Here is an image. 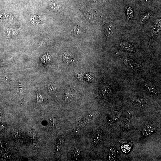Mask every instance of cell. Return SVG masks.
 Listing matches in <instances>:
<instances>
[{"instance_id":"6da1fadb","label":"cell","mask_w":161,"mask_h":161,"mask_svg":"<svg viewBox=\"0 0 161 161\" xmlns=\"http://www.w3.org/2000/svg\"><path fill=\"white\" fill-rule=\"evenodd\" d=\"M121 59L123 61L125 64L129 68H131L133 69H137L140 67V65L138 64L131 59L127 58H121Z\"/></svg>"},{"instance_id":"7a4b0ae2","label":"cell","mask_w":161,"mask_h":161,"mask_svg":"<svg viewBox=\"0 0 161 161\" xmlns=\"http://www.w3.org/2000/svg\"><path fill=\"white\" fill-rule=\"evenodd\" d=\"M93 118V117L91 115H88V116H86L83 119L81 122L78 126L77 128V131H78L81 129L83 127L89 122L91 121Z\"/></svg>"},{"instance_id":"3957f363","label":"cell","mask_w":161,"mask_h":161,"mask_svg":"<svg viewBox=\"0 0 161 161\" xmlns=\"http://www.w3.org/2000/svg\"><path fill=\"white\" fill-rule=\"evenodd\" d=\"M122 113V111H115L111 114L109 122L112 123L117 121L119 119Z\"/></svg>"},{"instance_id":"277c9868","label":"cell","mask_w":161,"mask_h":161,"mask_svg":"<svg viewBox=\"0 0 161 161\" xmlns=\"http://www.w3.org/2000/svg\"><path fill=\"white\" fill-rule=\"evenodd\" d=\"M147 101L144 98L136 99L133 100L132 103L136 107H142L145 106Z\"/></svg>"},{"instance_id":"5b68a950","label":"cell","mask_w":161,"mask_h":161,"mask_svg":"<svg viewBox=\"0 0 161 161\" xmlns=\"http://www.w3.org/2000/svg\"><path fill=\"white\" fill-rule=\"evenodd\" d=\"M121 128L123 130L129 131L131 127V122L130 119L125 118L123 119L121 123Z\"/></svg>"},{"instance_id":"8992f818","label":"cell","mask_w":161,"mask_h":161,"mask_svg":"<svg viewBox=\"0 0 161 161\" xmlns=\"http://www.w3.org/2000/svg\"><path fill=\"white\" fill-rule=\"evenodd\" d=\"M120 45L122 48L127 51H128V52L134 51L133 47L132 45L129 44L128 42H121L120 44Z\"/></svg>"},{"instance_id":"52a82bcc","label":"cell","mask_w":161,"mask_h":161,"mask_svg":"<svg viewBox=\"0 0 161 161\" xmlns=\"http://www.w3.org/2000/svg\"><path fill=\"white\" fill-rule=\"evenodd\" d=\"M102 94L104 97H106L110 95L112 92V89L108 86H104L102 89Z\"/></svg>"},{"instance_id":"ba28073f","label":"cell","mask_w":161,"mask_h":161,"mask_svg":"<svg viewBox=\"0 0 161 161\" xmlns=\"http://www.w3.org/2000/svg\"><path fill=\"white\" fill-rule=\"evenodd\" d=\"M63 60L64 61L66 64H70L73 61L70 55L67 53H65L64 54Z\"/></svg>"},{"instance_id":"9c48e42d","label":"cell","mask_w":161,"mask_h":161,"mask_svg":"<svg viewBox=\"0 0 161 161\" xmlns=\"http://www.w3.org/2000/svg\"><path fill=\"white\" fill-rule=\"evenodd\" d=\"M116 151L114 148H111L109 152V160H116L117 156Z\"/></svg>"},{"instance_id":"30bf717a","label":"cell","mask_w":161,"mask_h":161,"mask_svg":"<svg viewBox=\"0 0 161 161\" xmlns=\"http://www.w3.org/2000/svg\"><path fill=\"white\" fill-rule=\"evenodd\" d=\"M71 33L76 36H80L82 34L81 29L79 27H75L72 29Z\"/></svg>"},{"instance_id":"8fae6325","label":"cell","mask_w":161,"mask_h":161,"mask_svg":"<svg viewBox=\"0 0 161 161\" xmlns=\"http://www.w3.org/2000/svg\"><path fill=\"white\" fill-rule=\"evenodd\" d=\"M102 135L100 133L96 134L93 139V142L95 145H97L100 144L102 141Z\"/></svg>"},{"instance_id":"7c38bea8","label":"cell","mask_w":161,"mask_h":161,"mask_svg":"<svg viewBox=\"0 0 161 161\" xmlns=\"http://www.w3.org/2000/svg\"><path fill=\"white\" fill-rule=\"evenodd\" d=\"M155 129L153 127L151 126H147L146 128H145L144 131H143V133L144 135H147V134H148V135H150L152 132H153Z\"/></svg>"},{"instance_id":"4fadbf2b","label":"cell","mask_w":161,"mask_h":161,"mask_svg":"<svg viewBox=\"0 0 161 161\" xmlns=\"http://www.w3.org/2000/svg\"><path fill=\"white\" fill-rule=\"evenodd\" d=\"M152 15V13L151 12H147L145 15L143 16L141 18L140 21V24H142L144 23L149 18L150 16Z\"/></svg>"},{"instance_id":"5bb4252c","label":"cell","mask_w":161,"mask_h":161,"mask_svg":"<svg viewBox=\"0 0 161 161\" xmlns=\"http://www.w3.org/2000/svg\"><path fill=\"white\" fill-rule=\"evenodd\" d=\"M145 86L147 88L148 91H149L150 92L153 93L155 95H158V92H157L155 88L153 87V86L147 84H145Z\"/></svg>"},{"instance_id":"9a60e30c","label":"cell","mask_w":161,"mask_h":161,"mask_svg":"<svg viewBox=\"0 0 161 161\" xmlns=\"http://www.w3.org/2000/svg\"><path fill=\"white\" fill-rule=\"evenodd\" d=\"M127 17L129 19L132 18L133 16V12L132 9L130 7L127 8Z\"/></svg>"},{"instance_id":"2e32d148","label":"cell","mask_w":161,"mask_h":161,"mask_svg":"<svg viewBox=\"0 0 161 161\" xmlns=\"http://www.w3.org/2000/svg\"><path fill=\"white\" fill-rule=\"evenodd\" d=\"M80 151L78 148H76L74 149L72 153V157L74 159H77L80 156Z\"/></svg>"},{"instance_id":"e0dca14e","label":"cell","mask_w":161,"mask_h":161,"mask_svg":"<svg viewBox=\"0 0 161 161\" xmlns=\"http://www.w3.org/2000/svg\"><path fill=\"white\" fill-rule=\"evenodd\" d=\"M50 61V57L48 55H44L42 56L41 58V61L42 63L46 64L49 62Z\"/></svg>"},{"instance_id":"ac0fdd59","label":"cell","mask_w":161,"mask_h":161,"mask_svg":"<svg viewBox=\"0 0 161 161\" xmlns=\"http://www.w3.org/2000/svg\"><path fill=\"white\" fill-rule=\"evenodd\" d=\"M112 29V23L110 22L109 25L107 28V32H106L105 36L107 38H108L109 37V35L110 34L111 30Z\"/></svg>"},{"instance_id":"d6986e66","label":"cell","mask_w":161,"mask_h":161,"mask_svg":"<svg viewBox=\"0 0 161 161\" xmlns=\"http://www.w3.org/2000/svg\"><path fill=\"white\" fill-rule=\"evenodd\" d=\"M73 93L72 92H69L68 94L66 95V98L68 100H71V98L73 96Z\"/></svg>"},{"instance_id":"ffe728a7","label":"cell","mask_w":161,"mask_h":161,"mask_svg":"<svg viewBox=\"0 0 161 161\" xmlns=\"http://www.w3.org/2000/svg\"><path fill=\"white\" fill-rule=\"evenodd\" d=\"M38 102H42L43 101V99L41 96L38 93Z\"/></svg>"},{"instance_id":"44dd1931","label":"cell","mask_w":161,"mask_h":161,"mask_svg":"<svg viewBox=\"0 0 161 161\" xmlns=\"http://www.w3.org/2000/svg\"><path fill=\"white\" fill-rule=\"evenodd\" d=\"M92 1L96 3H100L101 1V0H92Z\"/></svg>"}]
</instances>
